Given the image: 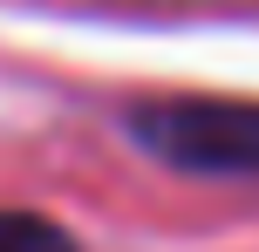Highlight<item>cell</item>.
I'll use <instances>...</instances> for the list:
<instances>
[{"label":"cell","instance_id":"cell-2","mask_svg":"<svg viewBox=\"0 0 259 252\" xmlns=\"http://www.w3.org/2000/svg\"><path fill=\"white\" fill-rule=\"evenodd\" d=\"M0 252H75V239L34 212H0Z\"/></svg>","mask_w":259,"mask_h":252},{"label":"cell","instance_id":"cell-1","mask_svg":"<svg viewBox=\"0 0 259 252\" xmlns=\"http://www.w3.org/2000/svg\"><path fill=\"white\" fill-rule=\"evenodd\" d=\"M150 157L178 171H211V177H259V103H219V95H170L143 103L130 116Z\"/></svg>","mask_w":259,"mask_h":252}]
</instances>
